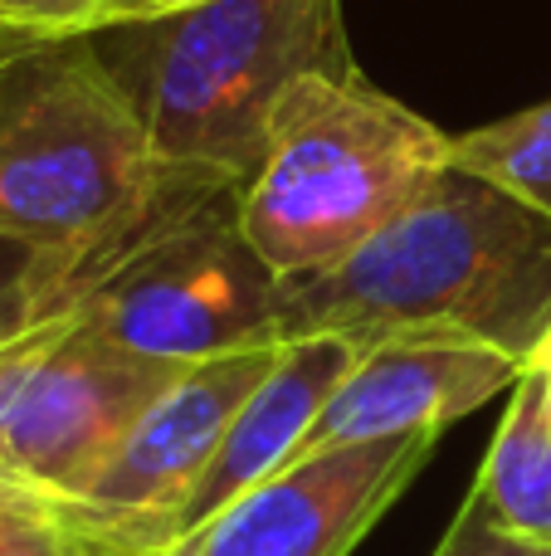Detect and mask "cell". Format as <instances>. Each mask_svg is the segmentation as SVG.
<instances>
[{"label": "cell", "instance_id": "1", "mask_svg": "<svg viewBox=\"0 0 551 556\" xmlns=\"http://www.w3.org/2000/svg\"><path fill=\"white\" fill-rule=\"evenodd\" d=\"M478 342L533 362L551 342V211L449 162L386 230L328 269L279 274L273 342Z\"/></svg>", "mask_w": 551, "mask_h": 556}, {"label": "cell", "instance_id": "2", "mask_svg": "<svg viewBox=\"0 0 551 556\" xmlns=\"http://www.w3.org/2000/svg\"><path fill=\"white\" fill-rule=\"evenodd\" d=\"M166 166L249 186L273 103L298 78H357L342 0H201L152 20L88 29Z\"/></svg>", "mask_w": 551, "mask_h": 556}, {"label": "cell", "instance_id": "3", "mask_svg": "<svg viewBox=\"0 0 551 556\" xmlns=\"http://www.w3.org/2000/svg\"><path fill=\"white\" fill-rule=\"evenodd\" d=\"M215 176L152 152L88 35H44L0 64V235L93 240Z\"/></svg>", "mask_w": 551, "mask_h": 556}, {"label": "cell", "instance_id": "4", "mask_svg": "<svg viewBox=\"0 0 551 556\" xmlns=\"http://www.w3.org/2000/svg\"><path fill=\"white\" fill-rule=\"evenodd\" d=\"M445 166L449 137L435 123L361 74H308L273 103L240 225L273 274L328 269L386 230Z\"/></svg>", "mask_w": 551, "mask_h": 556}, {"label": "cell", "instance_id": "5", "mask_svg": "<svg viewBox=\"0 0 551 556\" xmlns=\"http://www.w3.org/2000/svg\"><path fill=\"white\" fill-rule=\"evenodd\" d=\"M181 371L117 346L78 307L0 346V483L64 508L84 503L132 420Z\"/></svg>", "mask_w": 551, "mask_h": 556}, {"label": "cell", "instance_id": "6", "mask_svg": "<svg viewBox=\"0 0 551 556\" xmlns=\"http://www.w3.org/2000/svg\"><path fill=\"white\" fill-rule=\"evenodd\" d=\"M240 201L244 186H225L201 211L166 225L78 303L84 323L117 346L181 366L249 346H279V274L244 235Z\"/></svg>", "mask_w": 551, "mask_h": 556}, {"label": "cell", "instance_id": "7", "mask_svg": "<svg viewBox=\"0 0 551 556\" xmlns=\"http://www.w3.org/2000/svg\"><path fill=\"white\" fill-rule=\"evenodd\" d=\"M273 362H279V346H249V352L191 362L132 420L113 459L98 469L84 503H74V513L123 538L127 547L166 556L185 498L210 469L234 410L259 391Z\"/></svg>", "mask_w": 551, "mask_h": 556}, {"label": "cell", "instance_id": "8", "mask_svg": "<svg viewBox=\"0 0 551 556\" xmlns=\"http://www.w3.org/2000/svg\"><path fill=\"white\" fill-rule=\"evenodd\" d=\"M435 430L293 459L166 556H351L435 454Z\"/></svg>", "mask_w": 551, "mask_h": 556}, {"label": "cell", "instance_id": "9", "mask_svg": "<svg viewBox=\"0 0 551 556\" xmlns=\"http://www.w3.org/2000/svg\"><path fill=\"white\" fill-rule=\"evenodd\" d=\"M523 371L527 362L478 342L390 337V342L361 346L351 371L342 376L332 401L312 420L298 459L318 450H337V444L390 440V434H439L449 420L513 391Z\"/></svg>", "mask_w": 551, "mask_h": 556}, {"label": "cell", "instance_id": "10", "mask_svg": "<svg viewBox=\"0 0 551 556\" xmlns=\"http://www.w3.org/2000/svg\"><path fill=\"white\" fill-rule=\"evenodd\" d=\"M357 362V346L347 337H303V342H279V362L259 381V391L234 410L230 430H225L220 450H215L210 469L201 473L195 493L185 498L181 518L171 528V547H181L191 532H201L210 518H220L234 498L259 489L279 469L298 459L303 440H308L312 420L342 376ZM166 547V552H171Z\"/></svg>", "mask_w": 551, "mask_h": 556}, {"label": "cell", "instance_id": "11", "mask_svg": "<svg viewBox=\"0 0 551 556\" xmlns=\"http://www.w3.org/2000/svg\"><path fill=\"white\" fill-rule=\"evenodd\" d=\"M225 186H240L230 176L195 186L191 195L162 205V211L142 215L132 225H117L93 240H25V235H0V346L20 342V337L39 332V327L68 317L117 264H127L146 240L166 230V225L185 220L191 211H201L210 195H220Z\"/></svg>", "mask_w": 551, "mask_h": 556}, {"label": "cell", "instance_id": "12", "mask_svg": "<svg viewBox=\"0 0 551 556\" xmlns=\"http://www.w3.org/2000/svg\"><path fill=\"white\" fill-rule=\"evenodd\" d=\"M469 493L503 532L551 547V371L542 362H527L508 391V415Z\"/></svg>", "mask_w": 551, "mask_h": 556}, {"label": "cell", "instance_id": "13", "mask_svg": "<svg viewBox=\"0 0 551 556\" xmlns=\"http://www.w3.org/2000/svg\"><path fill=\"white\" fill-rule=\"evenodd\" d=\"M449 162L551 211V103L449 137Z\"/></svg>", "mask_w": 551, "mask_h": 556}, {"label": "cell", "instance_id": "14", "mask_svg": "<svg viewBox=\"0 0 551 556\" xmlns=\"http://www.w3.org/2000/svg\"><path fill=\"white\" fill-rule=\"evenodd\" d=\"M5 556H146V552L127 547L123 538L93 528V522L78 518L74 508H54L49 518H39Z\"/></svg>", "mask_w": 551, "mask_h": 556}, {"label": "cell", "instance_id": "15", "mask_svg": "<svg viewBox=\"0 0 551 556\" xmlns=\"http://www.w3.org/2000/svg\"><path fill=\"white\" fill-rule=\"evenodd\" d=\"M435 556H551V547H537V542H523V538H513V532H503L488 518L484 503L469 493V503L459 508V518L449 522Z\"/></svg>", "mask_w": 551, "mask_h": 556}, {"label": "cell", "instance_id": "16", "mask_svg": "<svg viewBox=\"0 0 551 556\" xmlns=\"http://www.w3.org/2000/svg\"><path fill=\"white\" fill-rule=\"evenodd\" d=\"M107 0H0V25L25 35H88Z\"/></svg>", "mask_w": 551, "mask_h": 556}, {"label": "cell", "instance_id": "17", "mask_svg": "<svg viewBox=\"0 0 551 556\" xmlns=\"http://www.w3.org/2000/svg\"><path fill=\"white\" fill-rule=\"evenodd\" d=\"M54 508H64V503H49V498H35V493L15 489V483H0V556L15 547L39 518H49Z\"/></svg>", "mask_w": 551, "mask_h": 556}, {"label": "cell", "instance_id": "18", "mask_svg": "<svg viewBox=\"0 0 551 556\" xmlns=\"http://www.w3.org/2000/svg\"><path fill=\"white\" fill-rule=\"evenodd\" d=\"M181 5H201V0H107V5L98 10L93 29L123 25V20H152V15H166V10H181Z\"/></svg>", "mask_w": 551, "mask_h": 556}, {"label": "cell", "instance_id": "19", "mask_svg": "<svg viewBox=\"0 0 551 556\" xmlns=\"http://www.w3.org/2000/svg\"><path fill=\"white\" fill-rule=\"evenodd\" d=\"M35 39H44V35H25V29H10V25H0V64H5L10 54H20L25 45H35Z\"/></svg>", "mask_w": 551, "mask_h": 556}, {"label": "cell", "instance_id": "20", "mask_svg": "<svg viewBox=\"0 0 551 556\" xmlns=\"http://www.w3.org/2000/svg\"><path fill=\"white\" fill-rule=\"evenodd\" d=\"M533 362H542V366H547V371H551V342H547V346H542V352H537V356H533Z\"/></svg>", "mask_w": 551, "mask_h": 556}]
</instances>
